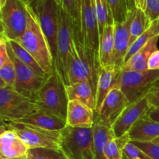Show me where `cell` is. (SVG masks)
<instances>
[{
  "label": "cell",
  "mask_w": 159,
  "mask_h": 159,
  "mask_svg": "<svg viewBox=\"0 0 159 159\" xmlns=\"http://www.w3.org/2000/svg\"><path fill=\"white\" fill-rule=\"evenodd\" d=\"M99 66V54L85 47L80 28L73 21L72 43L68 61L69 85L87 82L96 91Z\"/></svg>",
  "instance_id": "1"
},
{
  "label": "cell",
  "mask_w": 159,
  "mask_h": 159,
  "mask_svg": "<svg viewBox=\"0 0 159 159\" xmlns=\"http://www.w3.org/2000/svg\"><path fill=\"white\" fill-rule=\"evenodd\" d=\"M27 10L28 20L26 30L22 37L15 41L34 57L47 75H51L55 71L51 49L40 28L35 12L30 6H27Z\"/></svg>",
  "instance_id": "2"
},
{
  "label": "cell",
  "mask_w": 159,
  "mask_h": 159,
  "mask_svg": "<svg viewBox=\"0 0 159 159\" xmlns=\"http://www.w3.org/2000/svg\"><path fill=\"white\" fill-rule=\"evenodd\" d=\"M34 100L39 112L52 115L66 123L68 99L65 83L56 70L48 76Z\"/></svg>",
  "instance_id": "3"
},
{
  "label": "cell",
  "mask_w": 159,
  "mask_h": 159,
  "mask_svg": "<svg viewBox=\"0 0 159 159\" xmlns=\"http://www.w3.org/2000/svg\"><path fill=\"white\" fill-rule=\"evenodd\" d=\"M60 146L68 159H96L92 128L67 126L61 130Z\"/></svg>",
  "instance_id": "4"
},
{
  "label": "cell",
  "mask_w": 159,
  "mask_h": 159,
  "mask_svg": "<svg viewBox=\"0 0 159 159\" xmlns=\"http://www.w3.org/2000/svg\"><path fill=\"white\" fill-rule=\"evenodd\" d=\"M158 80L159 70L144 71L120 70L115 86L120 89L130 104L145 97Z\"/></svg>",
  "instance_id": "5"
},
{
  "label": "cell",
  "mask_w": 159,
  "mask_h": 159,
  "mask_svg": "<svg viewBox=\"0 0 159 159\" xmlns=\"http://www.w3.org/2000/svg\"><path fill=\"white\" fill-rule=\"evenodd\" d=\"M0 8L1 37L6 40H18L27 26V6L21 0H6Z\"/></svg>",
  "instance_id": "6"
},
{
  "label": "cell",
  "mask_w": 159,
  "mask_h": 159,
  "mask_svg": "<svg viewBox=\"0 0 159 159\" xmlns=\"http://www.w3.org/2000/svg\"><path fill=\"white\" fill-rule=\"evenodd\" d=\"M1 121L5 128L14 130L29 149L47 148L61 151V131L44 130L11 121Z\"/></svg>",
  "instance_id": "7"
},
{
  "label": "cell",
  "mask_w": 159,
  "mask_h": 159,
  "mask_svg": "<svg viewBox=\"0 0 159 159\" xmlns=\"http://www.w3.org/2000/svg\"><path fill=\"white\" fill-rule=\"evenodd\" d=\"M38 112L31 98L10 87L0 88V118L3 121H15Z\"/></svg>",
  "instance_id": "8"
},
{
  "label": "cell",
  "mask_w": 159,
  "mask_h": 159,
  "mask_svg": "<svg viewBox=\"0 0 159 159\" xmlns=\"http://www.w3.org/2000/svg\"><path fill=\"white\" fill-rule=\"evenodd\" d=\"M72 26L73 20L61 6L58 16L57 55L54 61V68L65 85H69L68 61L72 43Z\"/></svg>",
  "instance_id": "9"
},
{
  "label": "cell",
  "mask_w": 159,
  "mask_h": 159,
  "mask_svg": "<svg viewBox=\"0 0 159 159\" xmlns=\"http://www.w3.org/2000/svg\"><path fill=\"white\" fill-rule=\"evenodd\" d=\"M30 6L35 12L40 28L48 40L54 63L57 55L58 16L61 7L59 0H37Z\"/></svg>",
  "instance_id": "10"
},
{
  "label": "cell",
  "mask_w": 159,
  "mask_h": 159,
  "mask_svg": "<svg viewBox=\"0 0 159 159\" xmlns=\"http://www.w3.org/2000/svg\"><path fill=\"white\" fill-rule=\"evenodd\" d=\"M7 47L9 57L13 62L16 70V84L14 89L21 94L34 99L36 93L40 90L48 76H42L37 74L32 68L16 57L8 43Z\"/></svg>",
  "instance_id": "11"
},
{
  "label": "cell",
  "mask_w": 159,
  "mask_h": 159,
  "mask_svg": "<svg viewBox=\"0 0 159 159\" xmlns=\"http://www.w3.org/2000/svg\"><path fill=\"white\" fill-rule=\"evenodd\" d=\"M79 25L84 44L99 54L100 37L94 0H80Z\"/></svg>",
  "instance_id": "12"
},
{
  "label": "cell",
  "mask_w": 159,
  "mask_h": 159,
  "mask_svg": "<svg viewBox=\"0 0 159 159\" xmlns=\"http://www.w3.org/2000/svg\"><path fill=\"white\" fill-rule=\"evenodd\" d=\"M130 104L124 93L117 86H114L104 99L99 112L95 118L109 127H112L120 115Z\"/></svg>",
  "instance_id": "13"
},
{
  "label": "cell",
  "mask_w": 159,
  "mask_h": 159,
  "mask_svg": "<svg viewBox=\"0 0 159 159\" xmlns=\"http://www.w3.org/2000/svg\"><path fill=\"white\" fill-rule=\"evenodd\" d=\"M151 109L152 107L146 97L129 104L111 127L115 136L119 138L128 133L134 124L141 117L146 116Z\"/></svg>",
  "instance_id": "14"
},
{
  "label": "cell",
  "mask_w": 159,
  "mask_h": 159,
  "mask_svg": "<svg viewBox=\"0 0 159 159\" xmlns=\"http://www.w3.org/2000/svg\"><path fill=\"white\" fill-rule=\"evenodd\" d=\"M134 13L135 10L130 12L124 23H114L113 65L120 69L125 62L126 55L130 48V28Z\"/></svg>",
  "instance_id": "15"
},
{
  "label": "cell",
  "mask_w": 159,
  "mask_h": 159,
  "mask_svg": "<svg viewBox=\"0 0 159 159\" xmlns=\"http://www.w3.org/2000/svg\"><path fill=\"white\" fill-rule=\"evenodd\" d=\"M120 68L110 65V66H99L98 71L97 85L96 90V110L95 115L99 112L104 99L108 93L116 85Z\"/></svg>",
  "instance_id": "16"
},
{
  "label": "cell",
  "mask_w": 159,
  "mask_h": 159,
  "mask_svg": "<svg viewBox=\"0 0 159 159\" xmlns=\"http://www.w3.org/2000/svg\"><path fill=\"white\" fill-rule=\"evenodd\" d=\"M95 122V112L78 100L68 101L66 125L72 127L92 128Z\"/></svg>",
  "instance_id": "17"
},
{
  "label": "cell",
  "mask_w": 159,
  "mask_h": 159,
  "mask_svg": "<svg viewBox=\"0 0 159 159\" xmlns=\"http://www.w3.org/2000/svg\"><path fill=\"white\" fill-rule=\"evenodd\" d=\"M29 148L14 130L6 129L0 134V157L13 159L26 157Z\"/></svg>",
  "instance_id": "18"
},
{
  "label": "cell",
  "mask_w": 159,
  "mask_h": 159,
  "mask_svg": "<svg viewBox=\"0 0 159 159\" xmlns=\"http://www.w3.org/2000/svg\"><path fill=\"white\" fill-rule=\"evenodd\" d=\"M127 134L130 141H153L159 138V122L153 120L146 115L134 124Z\"/></svg>",
  "instance_id": "19"
},
{
  "label": "cell",
  "mask_w": 159,
  "mask_h": 159,
  "mask_svg": "<svg viewBox=\"0 0 159 159\" xmlns=\"http://www.w3.org/2000/svg\"><path fill=\"white\" fill-rule=\"evenodd\" d=\"M159 37H155L142 48L137 51L121 68L122 71H144L148 69V62L151 55L158 51V40Z\"/></svg>",
  "instance_id": "20"
},
{
  "label": "cell",
  "mask_w": 159,
  "mask_h": 159,
  "mask_svg": "<svg viewBox=\"0 0 159 159\" xmlns=\"http://www.w3.org/2000/svg\"><path fill=\"white\" fill-rule=\"evenodd\" d=\"M11 122L26 124V125H30L33 127H38V128L44 129V130H55V131H61L62 129L66 127V123L59 118L39 111L23 119L11 121Z\"/></svg>",
  "instance_id": "21"
},
{
  "label": "cell",
  "mask_w": 159,
  "mask_h": 159,
  "mask_svg": "<svg viewBox=\"0 0 159 159\" xmlns=\"http://www.w3.org/2000/svg\"><path fill=\"white\" fill-rule=\"evenodd\" d=\"M68 101L78 100L89 108L96 110V91L91 84L87 82H79L65 85Z\"/></svg>",
  "instance_id": "22"
},
{
  "label": "cell",
  "mask_w": 159,
  "mask_h": 159,
  "mask_svg": "<svg viewBox=\"0 0 159 159\" xmlns=\"http://www.w3.org/2000/svg\"><path fill=\"white\" fill-rule=\"evenodd\" d=\"M114 53V24L106 26L99 40V65L102 67L113 65Z\"/></svg>",
  "instance_id": "23"
},
{
  "label": "cell",
  "mask_w": 159,
  "mask_h": 159,
  "mask_svg": "<svg viewBox=\"0 0 159 159\" xmlns=\"http://www.w3.org/2000/svg\"><path fill=\"white\" fill-rule=\"evenodd\" d=\"M93 131L96 159H107L105 154L107 144L110 139L116 138L113 129L95 118Z\"/></svg>",
  "instance_id": "24"
},
{
  "label": "cell",
  "mask_w": 159,
  "mask_h": 159,
  "mask_svg": "<svg viewBox=\"0 0 159 159\" xmlns=\"http://www.w3.org/2000/svg\"><path fill=\"white\" fill-rule=\"evenodd\" d=\"M155 37H159V18L151 23L148 28L130 45L128 52L126 55L125 62Z\"/></svg>",
  "instance_id": "25"
},
{
  "label": "cell",
  "mask_w": 159,
  "mask_h": 159,
  "mask_svg": "<svg viewBox=\"0 0 159 159\" xmlns=\"http://www.w3.org/2000/svg\"><path fill=\"white\" fill-rule=\"evenodd\" d=\"M7 43L10 46L11 49H12V52L14 53L16 57L20 59L23 63L32 68L34 71H36L40 75L49 76L45 74L43 70L39 65L37 61L34 58V57L25 48H23L20 43H17L15 40H7Z\"/></svg>",
  "instance_id": "26"
},
{
  "label": "cell",
  "mask_w": 159,
  "mask_h": 159,
  "mask_svg": "<svg viewBox=\"0 0 159 159\" xmlns=\"http://www.w3.org/2000/svg\"><path fill=\"white\" fill-rule=\"evenodd\" d=\"M151 23L144 11L135 9L134 16L130 28V46L148 28Z\"/></svg>",
  "instance_id": "27"
},
{
  "label": "cell",
  "mask_w": 159,
  "mask_h": 159,
  "mask_svg": "<svg viewBox=\"0 0 159 159\" xmlns=\"http://www.w3.org/2000/svg\"><path fill=\"white\" fill-rule=\"evenodd\" d=\"M95 9L99 26V37H101L106 26L114 24L107 0H94Z\"/></svg>",
  "instance_id": "28"
},
{
  "label": "cell",
  "mask_w": 159,
  "mask_h": 159,
  "mask_svg": "<svg viewBox=\"0 0 159 159\" xmlns=\"http://www.w3.org/2000/svg\"><path fill=\"white\" fill-rule=\"evenodd\" d=\"M130 142L127 134L110 139L107 144L105 149L107 159H124L123 150L127 143Z\"/></svg>",
  "instance_id": "29"
},
{
  "label": "cell",
  "mask_w": 159,
  "mask_h": 159,
  "mask_svg": "<svg viewBox=\"0 0 159 159\" xmlns=\"http://www.w3.org/2000/svg\"><path fill=\"white\" fill-rule=\"evenodd\" d=\"M114 23H124L132 11L129 9L127 0H107Z\"/></svg>",
  "instance_id": "30"
},
{
  "label": "cell",
  "mask_w": 159,
  "mask_h": 159,
  "mask_svg": "<svg viewBox=\"0 0 159 159\" xmlns=\"http://www.w3.org/2000/svg\"><path fill=\"white\" fill-rule=\"evenodd\" d=\"M0 88L10 87L14 89L16 84V70L11 58L4 65L0 66Z\"/></svg>",
  "instance_id": "31"
},
{
  "label": "cell",
  "mask_w": 159,
  "mask_h": 159,
  "mask_svg": "<svg viewBox=\"0 0 159 159\" xmlns=\"http://www.w3.org/2000/svg\"><path fill=\"white\" fill-rule=\"evenodd\" d=\"M27 159H68L61 151L47 148L29 149Z\"/></svg>",
  "instance_id": "32"
},
{
  "label": "cell",
  "mask_w": 159,
  "mask_h": 159,
  "mask_svg": "<svg viewBox=\"0 0 159 159\" xmlns=\"http://www.w3.org/2000/svg\"><path fill=\"white\" fill-rule=\"evenodd\" d=\"M62 9L70 16L73 21L79 25V11H80V0H59Z\"/></svg>",
  "instance_id": "33"
},
{
  "label": "cell",
  "mask_w": 159,
  "mask_h": 159,
  "mask_svg": "<svg viewBox=\"0 0 159 159\" xmlns=\"http://www.w3.org/2000/svg\"><path fill=\"white\" fill-rule=\"evenodd\" d=\"M123 155L125 159H153L130 141L124 147Z\"/></svg>",
  "instance_id": "34"
},
{
  "label": "cell",
  "mask_w": 159,
  "mask_h": 159,
  "mask_svg": "<svg viewBox=\"0 0 159 159\" xmlns=\"http://www.w3.org/2000/svg\"><path fill=\"white\" fill-rule=\"evenodd\" d=\"M130 142L144 151L151 158L153 159H159V144L152 141H148V142L130 141Z\"/></svg>",
  "instance_id": "35"
},
{
  "label": "cell",
  "mask_w": 159,
  "mask_h": 159,
  "mask_svg": "<svg viewBox=\"0 0 159 159\" xmlns=\"http://www.w3.org/2000/svg\"><path fill=\"white\" fill-rule=\"evenodd\" d=\"M144 12L150 23L158 20L159 18V0H147Z\"/></svg>",
  "instance_id": "36"
},
{
  "label": "cell",
  "mask_w": 159,
  "mask_h": 159,
  "mask_svg": "<svg viewBox=\"0 0 159 159\" xmlns=\"http://www.w3.org/2000/svg\"><path fill=\"white\" fill-rule=\"evenodd\" d=\"M152 109L159 107V80L155 83L145 96Z\"/></svg>",
  "instance_id": "37"
},
{
  "label": "cell",
  "mask_w": 159,
  "mask_h": 159,
  "mask_svg": "<svg viewBox=\"0 0 159 159\" xmlns=\"http://www.w3.org/2000/svg\"><path fill=\"white\" fill-rule=\"evenodd\" d=\"M10 59L9 51H8L7 41L5 38L1 37L0 39V66L4 65Z\"/></svg>",
  "instance_id": "38"
},
{
  "label": "cell",
  "mask_w": 159,
  "mask_h": 159,
  "mask_svg": "<svg viewBox=\"0 0 159 159\" xmlns=\"http://www.w3.org/2000/svg\"><path fill=\"white\" fill-rule=\"evenodd\" d=\"M148 69L159 70V50L155 51L151 55L148 62Z\"/></svg>",
  "instance_id": "39"
},
{
  "label": "cell",
  "mask_w": 159,
  "mask_h": 159,
  "mask_svg": "<svg viewBox=\"0 0 159 159\" xmlns=\"http://www.w3.org/2000/svg\"><path fill=\"white\" fill-rule=\"evenodd\" d=\"M147 116L153 120L159 122V107L155 109H151Z\"/></svg>",
  "instance_id": "40"
},
{
  "label": "cell",
  "mask_w": 159,
  "mask_h": 159,
  "mask_svg": "<svg viewBox=\"0 0 159 159\" xmlns=\"http://www.w3.org/2000/svg\"><path fill=\"white\" fill-rule=\"evenodd\" d=\"M146 2L147 0H134V5L136 9H141L143 11L145 10Z\"/></svg>",
  "instance_id": "41"
},
{
  "label": "cell",
  "mask_w": 159,
  "mask_h": 159,
  "mask_svg": "<svg viewBox=\"0 0 159 159\" xmlns=\"http://www.w3.org/2000/svg\"><path fill=\"white\" fill-rule=\"evenodd\" d=\"M128 1V5H129V9L130 11H134L136 9L134 5V0H127Z\"/></svg>",
  "instance_id": "42"
},
{
  "label": "cell",
  "mask_w": 159,
  "mask_h": 159,
  "mask_svg": "<svg viewBox=\"0 0 159 159\" xmlns=\"http://www.w3.org/2000/svg\"><path fill=\"white\" fill-rule=\"evenodd\" d=\"M21 1H23L26 6H32V5L34 4L35 2H37V0H21Z\"/></svg>",
  "instance_id": "43"
},
{
  "label": "cell",
  "mask_w": 159,
  "mask_h": 159,
  "mask_svg": "<svg viewBox=\"0 0 159 159\" xmlns=\"http://www.w3.org/2000/svg\"><path fill=\"white\" fill-rule=\"evenodd\" d=\"M6 0H0V7H1V6H2L3 5L6 3Z\"/></svg>",
  "instance_id": "44"
},
{
  "label": "cell",
  "mask_w": 159,
  "mask_h": 159,
  "mask_svg": "<svg viewBox=\"0 0 159 159\" xmlns=\"http://www.w3.org/2000/svg\"><path fill=\"white\" fill-rule=\"evenodd\" d=\"M0 159H9V158H2V157H0ZM13 159H27L26 157H24V158H13Z\"/></svg>",
  "instance_id": "45"
},
{
  "label": "cell",
  "mask_w": 159,
  "mask_h": 159,
  "mask_svg": "<svg viewBox=\"0 0 159 159\" xmlns=\"http://www.w3.org/2000/svg\"><path fill=\"white\" fill-rule=\"evenodd\" d=\"M152 142H154V143H156V144H159V138H157V139H155V141H152Z\"/></svg>",
  "instance_id": "46"
},
{
  "label": "cell",
  "mask_w": 159,
  "mask_h": 159,
  "mask_svg": "<svg viewBox=\"0 0 159 159\" xmlns=\"http://www.w3.org/2000/svg\"></svg>",
  "instance_id": "47"
}]
</instances>
